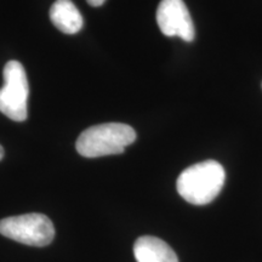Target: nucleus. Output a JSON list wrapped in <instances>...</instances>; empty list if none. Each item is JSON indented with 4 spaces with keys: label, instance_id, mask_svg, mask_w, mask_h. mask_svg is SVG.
<instances>
[{
    "label": "nucleus",
    "instance_id": "6",
    "mask_svg": "<svg viewBox=\"0 0 262 262\" xmlns=\"http://www.w3.org/2000/svg\"><path fill=\"white\" fill-rule=\"evenodd\" d=\"M134 255L137 262H179L178 255L162 239L143 235L134 244Z\"/></svg>",
    "mask_w": 262,
    "mask_h": 262
},
{
    "label": "nucleus",
    "instance_id": "1",
    "mask_svg": "<svg viewBox=\"0 0 262 262\" xmlns=\"http://www.w3.org/2000/svg\"><path fill=\"white\" fill-rule=\"evenodd\" d=\"M224 166L216 160H205L185 169L176 182L179 194L194 205L211 203L225 185Z\"/></svg>",
    "mask_w": 262,
    "mask_h": 262
},
{
    "label": "nucleus",
    "instance_id": "3",
    "mask_svg": "<svg viewBox=\"0 0 262 262\" xmlns=\"http://www.w3.org/2000/svg\"><path fill=\"white\" fill-rule=\"evenodd\" d=\"M4 86L0 89V112L14 122H25L28 117L29 86L24 66L9 61L3 71Z\"/></svg>",
    "mask_w": 262,
    "mask_h": 262
},
{
    "label": "nucleus",
    "instance_id": "7",
    "mask_svg": "<svg viewBox=\"0 0 262 262\" xmlns=\"http://www.w3.org/2000/svg\"><path fill=\"white\" fill-rule=\"evenodd\" d=\"M52 25L64 34H77L83 28V16L71 0H56L50 9Z\"/></svg>",
    "mask_w": 262,
    "mask_h": 262
},
{
    "label": "nucleus",
    "instance_id": "2",
    "mask_svg": "<svg viewBox=\"0 0 262 262\" xmlns=\"http://www.w3.org/2000/svg\"><path fill=\"white\" fill-rule=\"evenodd\" d=\"M136 131L123 123H106L84 130L75 142V148L85 158L122 155L135 142Z\"/></svg>",
    "mask_w": 262,
    "mask_h": 262
},
{
    "label": "nucleus",
    "instance_id": "9",
    "mask_svg": "<svg viewBox=\"0 0 262 262\" xmlns=\"http://www.w3.org/2000/svg\"><path fill=\"white\" fill-rule=\"evenodd\" d=\"M4 158V148H3V146L0 145V160Z\"/></svg>",
    "mask_w": 262,
    "mask_h": 262
},
{
    "label": "nucleus",
    "instance_id": "8",
    "mask_svg": "<svg viewBox=\"0 0 262 262\" xmlns=\"http://www.w3.org/2000/svg\"><path fill=\"white\" fill-rule=\"evenodd\" d=\"M86 2L89 3L91 6H94V8H97V6L103 5V3L106 2V0H86Z\"/></svg>",
    "mask_w": 262,
    "mask_h": 262
},
{
    "label": "nucleus",
    "instance_id": "5",
    "mask_svg": "<svg viewBox=\"0 0 262 262\" xmlns=\"http://www.w3.org/2000/svg\"><path fill=\"white\" fill-rule=\"evenodd\" d=\"M157 22L166 37H180L188 42L194 40V25L183 0H162L157 9Z\"/></svg>",
    "mask_w": 262,
    "mask_h": 262
},
{
    "label": "nucleus",
    "instance_id": "4",
    "mask_svg": "<svg viewBox=\"0 0 262 262\" xmlns=\"http://www.w3.org/2000/svg\"><path fill=\"white\" fill-rule=\"evenodd\" d=\"M0 234L31 247H47L54 241L55 227L48 216L32 212L0 220Z\"/></svg>",
    "mask_w": 262,
    "mask_h": 262
}]
</instances>
